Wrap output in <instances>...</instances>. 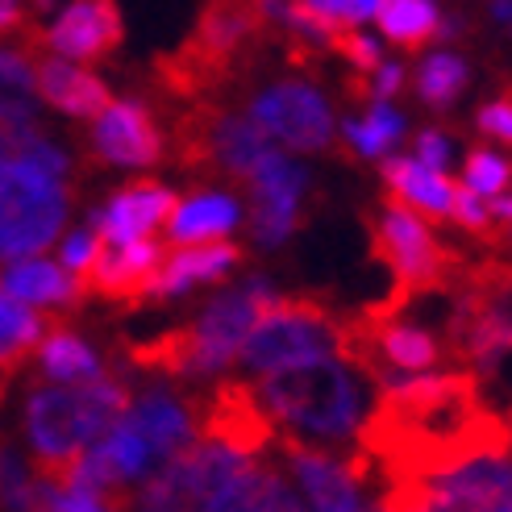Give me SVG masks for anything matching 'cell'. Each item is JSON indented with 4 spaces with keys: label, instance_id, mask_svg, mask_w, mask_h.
Instances as JSON below:
<instances>
[{
    "label": "cell",
    "instance_id": "cell-1",
    "mask_svg": "<svg viewBox=\"0 0 512 512\" xmlns=\"http://www.w3.org/2000/svg\"><path fill=\"white\" fill-rule=\"evenodd\" d=\"M254 400L271 421L275 438L317 450H342V442L358 446V433L375 413L379 383L338 354L259 379Z\"/></svg>",
    "mask_w": 512,
    "mask_h": 512
},
{
    "label": "cell",
    "instance_id": "cell-2",
    "mask_svg": "<svg viewBox=\"0 0 512 512\" xmlns=\"http://www.w3.org/2000/svg\"><path fill=\"white\" fill-rule=\"evenodd\" d=\"M279 296L263 275L246 279L242 288H229L213 296L200 309L192 325H179L171 334L142 342L134 350L142 371H159L167 379H200V375H217L238 358L242 342L250 338V329L259 325V317L271 309Z\"/></svg>",
    "mask_w": 512,
    "mask_h": 512
},
{
    "label": "cell",
    "instance_id": "cell-3",
    "mask_svg": "<svg viewBox=\"0 0 512 512\" xmlns=\"http://www.w3.org/2000/svg\"><path fill=\"white\" fill-rule=\"evenodd\" d=\"M125 408H130V388L113 375H100L80 388H59V383L34 388L25 400V438L42 479L63 475Z\"/></svg>",
    "mask_w": 512,
    "mask_h": 512
},
{
    "label": "cell",
    "instance_id": "cell-4",
    "mask_svg": "<svg viewBox=\"0 0 512 512\" xmlns=\"http://www.w3.org/2000/svg\"><path fill=\"white\" fill-rule=\"evenodd\" d=\"M346 338H350V321L329 313L325 304L304 296H292V300L279 296L242 342L238 367L242 375L267 379L279 371L317 363V358L346 354Z\"/></svg>",
    "mask_w": 512,
    "mask_h": 512
},
{
    "label": "cell",
    "instance_id": "cell-5",
    "mask_svg": "<svg viewBox=\"0 0 512 512\" xmlns=\"http://www.w3.org/2000/svg\"><path fill=\"white\" fill-rule=\"evenodd\" d=\"M71 196L59 179L13 163L0 175V259H34L63 234Z\"/></svg>",
    "mask_w": 512,
    "mask_h": 512
},
{
    "label": "cell",
    "instance_id": "cell-6",
    "mask_svg": "<svg viewBox=\"0 0 512 512\" xmlns=\"http://www.w3.org/2000/svg\"><path fill=\"white\" fill-rule=\"evenodd\" d=\"M279 454L288 458V467L300 483V496L309 512H358L363 508V483L375 475L363 450H317V446H300V442H271Z\"/></svg>",
    "mask_w": 512,
    "mask_h": 512
},
{
    "label": "cell",
    "instance_id": "cell-7",
    "mask_svg": "<svg viewBox=\"0 0 512 512\" xmlns=\"http://www.w3.org/2000/svg\"><path fill=\"white\" fill-rule=\"evenodd\" d=\"M375 254L400 279V292H425L450 284V254L433 242L429 225L400 200H383L375 213Z\"/></svg>",
    "mask_w": 512,
    "mask_h": 512
},
{
    "label": "cell",
    "instance_id": "cell-8",
    "mask_svg": "<svg viewBox=\"0 0 512 512\" xmlns=\"http://www.w3.org/2000/svg\"><path fill=\"white\" fill-rule=\"evenodd\" d=\"M267 155H275V142L246 113L200 109L184 125V159L192 167L250 179Z\"/></svg>",
    "mask_w": 512,
    "mask_h": 512
},
{
    "label": "cell",
    "instance_id": "cell-9",
    "mask_svg": "<svg viewBox=\"0 0 512 512\" xmlns=\"http://www.w3.org/2000/svg\"><path fill=\"white\" fill-rule=\"evenodd\" d=\"M246 117L271 142H284L288 150H325L334 142V109L313 84L300 80H284L259 92Z\"/></svg>",
    "mask_w": 512,
    "mask_h": 512
},
{
    "label": "cell",
    "instance_id": "cell-10",
    "mask_svg": "<svg viewBox=\"0 0 512 512\" xmlns=\"http://www.w3.org/2000/svg\"><path fill=\"white\" fill-rule=\"evenodd\" d=\"M450 512H512V446L483 450L433 479H413Z\"/></svg>",
    "mask_w": 512,
    "mask_h": 512
},
{
    "label": "cell",
    "instance_id": "cell-11",
    "mask_svg": "<svg viewBox=\"0 0 512 512\" xmlns=\"http://www.w3.org/2000/svg\"><path fill=\"white\" fill-rule=\"evenodd\" d=\"M117 421L130 429L159 463H171L179 450H188L200 429L196 404L184 392L167 388V383H155V388H146L138 400H130V408H125Z\"/></svg>",
    "mask_w": 512,
    "mask_h": 512
},
{
    "label": "cell",
    "instance_id": "cell-12",
    "mask_svg": "<svg viewBox=\"0 0 512 512\" xmlns=\"http://www.w3.org/2000/svg\"><path fill=\"white\" fill-rule=\"evenodd\" d=\"M92 155L109 167H150L163 155V134L142 105L113 100L92 121Z\"/></svg>",
    "mask_w": 512,
    "mask_h": 512
},
{
    "label": "cell",
    "instance_id": "cell-13",
    "mask_svg": "<svg viewBox=\"0 0 512 512\" xmlns=\"http://www.w3.org/2000/svg\"><path fill=\"white\" fill-rule=\"evenodd\" d=\"M175 192L155 184V179H142L134 188H121L105 209L88 213V229L105 242V246H125V242H142L150 238V229L163 225L175 213Z\"/></svg>",
    "mask_w": 512,
    "mask_h": 512
},
{
    "label": "cell",
    "instance_id": "cell-14",
    "mask_svg": "<svg viewBox=\"0 0 512 512\" xmlns=\"http://www.w3.org/2000/svg\"><path fill=\"white\" fill-rule=\"evenodd\" d=\"M121 34H125V25H121V9L117 5L84 0V5H67L30 42L50 46L55 55H63L71 63V59H100V55H109V50L121 42Z\"/></svg>",
    "mask_w": 512,
    "mask_h": 512
},
{
    "label": "cell",
    "instance_id": "cell-15",
    "mask_svg": "<svg viewBox=\"0 0 512 512\" xmlns=\"http://www.w3.org/2000/svg\"><path fill=\"white\" fill-rule=\"evenodd\" d=\"M163 263H167V250L155 238L125 242V246H100L84 284L109 300H138Z\"/></svg>",
    "mask_w": 512,
    "mask_h": 512
},
{
    "label": "cell",
    "instance_id": "cell-16",
    "mask_svg": "<svg viewBox=\"0 0 512 512\" xmlns=\"http://www.w3.org/2000/svg\"><path fill=\"white\" fill-rule=\"evenodd\" d=\"M34 84H38V96L46 105L67 113V117H100L113 105L105 80L67 63V59H42L34 67Z\"/></svg>",
    "mask_w": 512,
    "mask_h": 512
},
{
    "label": "cell",
    "instance_id": "cell-17",
    "mask_svg": "<svg viewBox=\"0 0 512 512\" xmlns=\"http://www.w3.org/2000/svg\"><path fill=\"white\" fill-rule=\"evenodd\" d=\"M0 292L25 304V309H34V304H42V309H75L84 300V279H75L59 263L21 259L0 271Z\"/></svg>",
    "mask_w": 512,
    "mask_h": 512
},
{
    "label": "cell",
    "instance_id": "cell-18",
    "mask_svg": "<svg viewBox=\"0 0 512 512\" xmlns=\"http://www.w3.org/2000/svg\"><path fill=\"white\" fill-rule=\"evenodd\" d=\"M242 263V250L229 242H213V246H188L167 254V263L159 267V275L146 284V300H171L179 292H188L196 284H213V279L229 275Z\"/></svg>",
    "mask_w": 512,
    "mask_h": 512
},
{
    "label": "cell",
    "instance_id": "cell-19",
    "mask_svg": "<svg viewBox=\"0 0 512 512\" xmlns=\"http://www.w3.org/2000/svg\"><path fill=\"white\" fill-rule=\"evenodd\" d=\"M242 221V209L234 196L225 192H200L175 204V213L167 217V234L175 246H213L225 242V234Z\"/></svg>",
    "mask_w": 512,
    "mask_h": 512
},
{
    "label": "cell",
    "instance_id": "cell-20",
    "mask_svg": "<svg viewBox=\"0 0 512 512\" xmlns=\"http://www.w3.org/2000/svg\"><path fill=\"white\" fill-rule=\"evenodd\" d=\"M383 184L404 204L408 213H421L429 221L450 217L454 184L438 171H425L417 159H383Z\"/></svg>",
    "mask_w": 512,
    "mask_h": 512
},
{
    "label": "cell",
    "instance_id": "cell-21",
    "mask_svg": "<svg viewBox=\"0 0 512 512\" xmlns=\"http://www.w3.org/2000/svg\"><path fill=\"white\" fill-rule=\"evenodd\" d=\"M0 130L5 134L38 130L34 63H30L25 50H5V46H0Z\"/></svg>",
    "mask_w": 512,
    "mask_h": 512
},
{
    "label": "cell",
    "instance_id": "cell-22",
    "mask_svg": "<svg viewBox=\"0 0 512 512\" xmlns=\"http://www.w3.org/2000/svg\"><path fill=\"white\" fill-rule=\"evenodd\" d=\"M309 192V171L300 163H292L288 155H267L250 175V209H267V213H284V217H300V200Z\"/></svg>",
    "mask_w": 512,
    "mask_h": 512
},
{
    "label": "cell",
    "instance_id": "cell-23",
    "mask_svg": "<svg viewBox=\"0 0 512 512\" xmlns=\"http://www.w3.org/2000/svg\"><path fill=\"white\" fill-rule=\"evenodd\" d=\"M38 363H42V375L46 379H59V388H80V383L100 379L96 350L80 334L63 329V325L46 329V338L38 346Z\"/></svg>",
    "mask_w": 512,
    "mask_h": 512
},
{
    "label": "cell",
    "instance_id": "cell-24",
    "mask_svg": "<svg viewBox=\"0 0 512 512\" xmlns=\"http://www.w3.org/2000/svg\"><path fill=\"white\" fill-rule=\"evenodd\" d=\"M42 338H46V321L0 292V375L13 371L34 346H42Z\"/></svg>",
    "mask_w": 512,
    "mask_h": 512
},
{
    "label": "cell",
    "instance_id": "cell-25",
    "mask_svg": "<svg viewBox=\"0 0 512 512\" xmlns=\"http://www.w3.org/2000/svg\"><path fill=\"white\" fill-rule=\"evenodd\" d=\"M375 21L392 42L413 50V46H421V42H429L433 34H438L442 13L433 9L429 0H383Z\"/></svg>",
    "mask_w": 512,
    "mask_h": 512
},
{
    "label": "cell",
    "instance_id": "cell-26",
    "mask_svg": "<svg viewBox=\"0 0 512 512\" xmlns=\"http://www.w3.org/2000/svg\"><path fill=\"white\" fill-rule=\"evenodd\" d=\"M342 134H346V142H350L354 155L379 159V155H388V150L404 138V117H400L392 105H371L367 117L346 121Z\"/></svg>",
    "mask_w": 512,
    "mask_h": 512
},
{
    "label": "cell",
    "instance_id": "cell-27",
    "mask_svg": "<svg viewBox=\"0 0 512 512\" xmlns=\"http://www.w3.org/2000/svg\"><path fill=\"white\" fill-rule=\"evenodd\" d=\"M467 80H471L467 59H458L454 50H438V55H429L417 71V96L433 109H446L450 100L467 88Z\"/></svg>",
    "mask_w": 512,
    "mask_h": 512
},
{
    "label": "cell",
    "instance_id": "cell-28",
    "mask_svg": "<svg viewBox=\"0 0 512 512\" xmlns=\"http://www.w3.org/2000/svg\"><path fill=\"white\" fill-rule=\"evenodd\" d=\"M38 479L25 467V458L9 446H0V508L5 512H34Z\"/></svg>",
    "mask_w": 512,
    "mask_h": 512
},
{
    "label": "cell",
    "instance_id": "cell-29",
    "mask_svg": "<svg viewBox=\"0 0 512 512\" xmlns=\"http://www.w3.org/2000/svg\"><path fill=\"white\" fill-rule=\"evenodd\" d=\"M34 512H113L100 496L75 488L67 479H38Z\"/></svg>",
    "mask_w": 512,
    "mask_h": 512
},
{
    "label": "cell",
    "instance_id": "cell-30",
    "mask_svg": "<svg viewBox=\"0 0 512 512\" xmlns=\"http://www.w3.org/2000/svg\"><path fill=\"white\" fill-rule=\"evenodd\" d=\"M512 184V163H504L500 155H492V150H475V155H467L463 163V188L475 192L479 200L483 196H504V188Z\"/></svg>",
    "mask_w": 512,
    "mask_h": 512
},
{
    "label": "cell",
    "instance_id": "cell-31",
    "mask_svg": "<svg viewBox=\"0 0 512 512\" xmlns=\"http://www.w3.org/2000/svg\"><path fill=\"white\" fill-rule=\"evenodd\" d=\"M379 508L383 512H450L425 483H392V488L383 492Z\"/></svg>",
    "mask_w": 512,
    "mask_h": 512
},
{
    "label": "cell",
    "instance_id": "cell-32",
    "mask_svg": "<svg viewBox=\"0 0 512 512\" xmlns=\"http://www.w3.org/2000/svg\"><path fill=\"white\" fill-rule=\"evenodd\" d=\"M100 246H105V242H100L92 229H75V234H67L63 246H59V254H63V271H71L75 279H84V275L92 271V263H96Z\"/></svg>",
    "mask_w": 512,
    "mask_h": 512
},
{
    "label": "cell",
    "instance_id": "cell-33",
    "mask_svg": "<svg viewBox=\"0 0 512 512\" xmlns=\"http://www.w3.org/2000/svg\"><path fill=\"white\" fill-rule=\"evenodd\" d=\"M334 50H338L342 59H350L363 75H375V67L383 63V59H379V42H371L367 34H358V30L334 34Z\"/></svg>",
    "mask_w": 512,
    "mask_h": 512
},
{
    "label": "cell",
    "instance_id": "cell-34",
    "mask_svg": "<svg viewBox=\"0 0 512 512\" xmlns=\"http://www.w3.org/2000/svg\"><path fill=\"white\" fill-rule=\"evenodd\" d=\"M450 217L463 225V229H471V234H488V225H492V209L475 192H467V188H454Z\"/></svg>",
    "mask_w": 512,
    "mask_h": 512
},
{
    "label": "cell",
    "instance_id": "cell-35",
    "mask_svg": "<svg viewBox=\"0 0 512 512\" xmlns=\"http://www.w3.org/2000/svg\"><path fill=\"white\" fill-rule=\"evenodd\" d=\"M450 155H454V146H450V138H446L442 130H425V134H417V163H421L425 171L446 175Z\"/></svg>",
    "mask_w": 512,
    "mask_h": 512
},
{
    "label": "cell",
    "instance_id": "cell-36",
    "mask_svg": "<svg viewBox=\"0 0 512 512\" xmlns=\"http://www.w3.org/2000/svg\"><path fill=\"white\" fill-rule=\"evenodd\" d=\"M479 130L488 134V138L512 142V96L492 100V105H483V109H479Z\"/></svg>",
    "mask_w": 512,
    "mask_h": 512
},
{
    "label": "cell",
    "instance_id": "cell-37",
    "mask_svg": "<svg viewBox=\"0 0 512 512\" xmlns=\"http://www.w3.org/2000/svg\"><path fill=\"white\" fill-rule=\"evenodd\" d=\"M404 88V67L400 63H379L375 75H371V96L379 105H388V96H396Z\"/></svg>",
    "mask_w": 512,
    "mask_h": 512
},
{
    "label": "cell",
    "instance_id": "cell-38",
    "mask_svg": "<svg viewBox=\"0 0 512 512\" xmlns=\"http://www.w3.org/2000/svg\"><path fill=\"white\" fill-rule=\"evenodd\" d=\"M21 21H25V9H21V5H0V34L17 30Z\"/></svg>",
    "mask_w": 512,
    "mask_h": 512
},
{
    "label": "cell",
    "instance_id": "cell-39",
    "mask_svg": "<svg viewBox=\"0 0 512 512\" xmlns=\"http://www.w3.org/2000/svg\"><path fill=\"white\" fill-rule=\"evenodd\" d=\"M13 163H17V146H13V134H5V130H0V175H5Z\"/></svg>",
    "mask_w": 512,
    "mask_h": 512
},
{
    "label": "cell",
    "instance_id": "cell-40",
    "mask_svg": "<svg viewBox=\"0 0 512 512\" xmlns=\"http://www.w3.org/2000/svg\"><path fill=\"white\" fill-rule=\"evenodd\" d=\"M492 13H496L500 21H512V5H492Z\"/></svg>",
    "mask_w": 512,
    "mask_h": 512
},
{
    "label": "cell",
    "instance_id": "cell-41",
    "mask_svg": "<svg viewBox=\"0 0 512 512\" xmlns=\"http://www.w3.org/2000/svg\"><path fill=\"white\" fill-rule=\"evenodd\" d=\"M358 512H383L379 504H363V508H358Z\"/></svg>",
    "mask_w": 512,
    "mask_h": 512
},
{
    "label": "cell",
    "instance_id": "cell-42",
    "mask_svg": "<svg viewBox=\"0 0 512 512\" xmlns=\"http://www.w3.org/2000/svg\"><path fill=\"white\" fill-rule=\"evenodd\" d=\"M504 425H508V438H512V408H508V417H504Z\"/></svg>",
    "mask_w": 512,
    "mask_h": 512
}]
</instances>
